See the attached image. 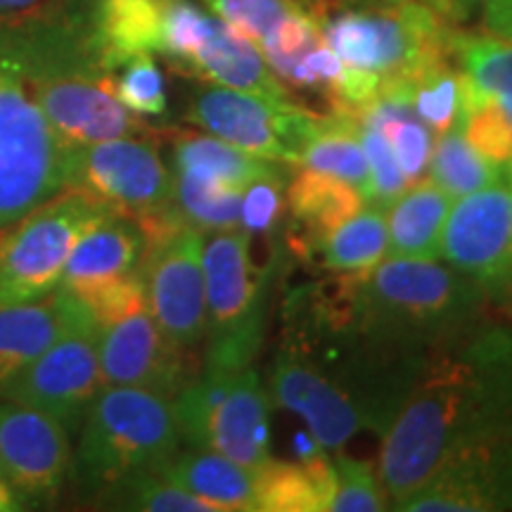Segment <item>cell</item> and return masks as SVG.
Wrapping results in <instances>:
<instances>
[{"label":"cell","mask_w":512,"mask_h":512,"mask_svg":"<svg viewBox=\"0 0 512 512\" xmlns=\"http://www.w3.org/2000/svg\"><path fill=\"white\" fill-rule=\"evenodd\" d=\"M489 306L482 287L448 264L387 256L287 294L280 344L313 363L363 430L382 437L427 363L484 323Z\"/></svg>","instance_id":"cell-1"},{"label":"cell","mask_w":512,"mask_h":512,"mask_svg":"<svg viewBox=\"0 0 512 512\" xmlns=\"http://www.w3.org/2000/svg\"><path fill=\"white\" fill-rule=\"evenodd\" d=\"M501 439H512V328L486 318L422 370L382 434L377 475L394 505L451 453Z\"/></svg>","instance_id":"cell-2"},{"label":"cell","mask_w":512,"mask_h":512,"mask_svg":"<svg viewBox=\"0 0 512 512\" xmlns=\"http://www.w3.org/2000/svg\"><path fill=\"white\" fill-rule=\"evenodd\" d=\"M174 403L138 387H102L74 437L72 498L88 508L140 470H159L181 448Z\"/></svg>","instance_id":"cell-3"},{"label":"cell","mask_w":512,"mask_h":512,"mask_svg":"<svg viewBox=\"0 0 512 512\" xmlns=\"http://www.w3.org/2000/svg\"><path fill=\"white\" fill-rule=\"evenodd\" d=\"M252 238L242 228L204 235V294L207 337L202 368L238 373L254 366L264 347L268 304L283 254H271L266 266L252 261Z\"/></svg>","instance_id":"cell-4"},{"label":"cell","mask_w":512,"mask_h":512,"mask_svg":"<svg viewBox=\"0 0 512 512\" xmlns=\"http://www.w3.org/2000/svg\"><path fill=\"white\" fill-rule=\"evenodd\" d=\"M323 41L349 67L406 76L451 57L453 27L427 3H332L318 15Z\"/></svg>","instance_id":"cell-5"},{"label":"cell","mask_w":512,"mask_h":512,"mask_svg":"<svg viewBox=\"0 0 512 512\" xmlns=\"http://www.w3.org/2000/svg\"><path fill=\"white\" fill-rule=\"evenodd\" d=\"M110 214L107 204L67 188L0 228V309L41 302L60 290L74 245Z\"/></svg>","instance_id":"cell-6"},{"label":"cell","mask_w":512,"mask_h":512,"mask_svg":"<svg viewBox=\"0 0 512 512\" xmlns=\"http://www.w3.org/2000/svg\"><path fill=\"white\" fill-rule=\"evenodd\" d=\"M67 152L0 41V228L67 190Z\"/></svg>","instance_id":"cell-7"},{"label":"cell","mask_w":512,"mask_h":512,"mask_svg":"<svg viewBox=\"0 0 512 512\" xmlns=\"http://www.w3.org/2000/svg\"><path fill=\"white\" fill-rule=\"evenodd\" d=\"M171 403L183 444L252 470L268 460L271 396L254 366L238 373L200 368Z\"/></svg>","instance_id":"cell-8"},{"label":"cell","mask_w":512,"mask_h":512,"mask_svg":"<svg viewBox=\"0 0 512 512\" xmlns=\"http://www.w3.org/2000/svg\"><path fill=\"white\" fill-rule=\"evenodd\" d=\"M138 223L147 240L140 266L147 311L176 347L197 351L207 337L204 233L178 214L176 204Z\"/></svg>","instance_id":"cell-9"},{"label":"cell","mask_w":512,"mask_h":512,"mask_svg":"<svg viewBox=\"0 0 512 512\" xmlns=\"http://www.w3.org/2000/svg\"><path fill=\"white\" fill-rule=\"evenodd\" d=\"M200 83L185 100L183 117L188 124L256 157L299 164L320 114L304 110L292 98H264L216 83Z\"/></svg>","instance_id":"cell-10"},{"label":"cell","mask_w":512,"mask_h":512,"mask_svg":"<svg viewBox=\"0 0 512 512\" xmlns=\"http://www.w3.org/2000/svg\"><path fill=\"white\" fill-rule=\"evenodd\" d=\"M67 188L86 192L136 221L174 207V171L159 152V136L69 147Z\"/></svg>","instance_id":"cell-11"},{"label":"cell","mask_w":512,"mask_h":512,"mask_svg":"<svg viewBox=\"0 0 512 512\" xmlns=\"http://www.w3.org/2000/svg\"><path fill=\"white\" fill-rule=\"evenodd\" d=\"M439 256L503 309L512 299V185L508 178L451 204Z\"/></svg>","instance_id":"cell-12"},{"label":"cell","mask_w":512,"mask_h":512,"mask_svg":"<svg viewBox=\"0 0 512 512\" xmlns=\"http://www.w3.org/2000/svg\"><path fill=\"white\" fill-rule=\"evenodd\" d=\"M74 437L38 408L0 399V472L31 510H55L72 491Z\"/></svg>","instance_id":"cell-13"},{"label":"cell","mask_w":512,"mask_h":512,"mask_svg":"<svg viewBox=\"0 0 512 512\" xmlns=\"http://www.w3.org/2000/svg\"><path fill=\"white\" fill-rule=\"evenodd\" d=\"M100 328L95 320L67 330L10 384L3 399L38 408L62 422L72 437L102 389Z\"/></svg>","instance_id":"cell-14"},{"label":"cell","mask_w":512,"mask_h":512,"mask_svg":"<svg viewBox=\"0 0 512 512\" xmlns=\"http://www.w3.org/2000/svg\"><path fill=\"white\" fill-rule=\"evenodd\" d=\"M98 356L102 387H138L171 401L202 368L195 351L176 347L164 335L147 306L102 325Z\"/></svg>","instance_id":"cell-15"},{"label":"cell","mask_w":512,"mask_h":512,"mask_svg":"<svg viewBox=\"0 0 512 512\" xmlns=\"http://www.w3.org/2000/svg\"><path fill=\"white\" fill-rule=\"evenodd\" d=\"M392 510L501 512L512 510V439L486 441L451 453Z\"/></svg>","instance_id":"cell-16"},{"label":"cell","mask_w":512,"mask_h":512,"mask_svg":"<svg viewBox=\"0 0 512 512\" xmlns=\"http://www.w3.org/2000/svg\"><path fill=\"white\" fill-rule=\"evenodd\" d=\"M273 399L306 422L325 451H337L363 430L361 415L328 377L297 351L280 347L271 368Z\"/></svg>","instance_id":"cell-17"},{"label":"cell","mask_w":512,"mask_h":512,"mask_svg":"<svg viewBox=\"0 0 512 512\" xmlns=\"http://www.w3.org/2000/svg\"><path fill=\"white\" fill-rule=\"evenodd\" d=\"M88 320H95L93 313L67 290L34 304L0 309V399L50 344Z\"/></svg>","instance_id":"cell-18"},{"label":"cell","mask_w":512,"mask_h":512,"mask_svg":"<svg viewBox=\"0 0 512 512\" xmlns=\"http://www.w3.org/2000/svg\"><path fill=\"white\" fill-rule=\"evenodd\" d=\"M145 249L147 240L140 223L114 211L76 242L64 266L60 290L83 297L95 287L138 273Z\"/></svg>","instance_id":"cell-19"},{"label":"cell","mask_w":512,"mask_h":512,"mask_svg":"<svg viewBox=\"0 0 512 512\" xmlns=\"http://www.w3.org/2000/svg\"><path fill=\"white\" fill-rule=\"evenodd\" d=\"M178 72L195 81L216 83V86L264 95V98H290V91L268 67L256 43L223 24L219 17H214L200 48Z\"/></svg>","instance_id":"cell-20"},{"label":"cell","mask_w":512,"mask_h":512,"mask_svg":"<svg viewBox=\"0 0 512 512\" xmlns=\"http://www.w3.org/2000/svg\"><path fill=\"white\" fill-rule=\"evenodd\" d=\"M363 204L366 200L351 183L323 171L302 169L287 183V211L292 219L287 252L302 259L306 249L351 219Z\"/></svg>","instance_id":"cell-21"},{"label":"cell","mask_w":512,"mask_h":512,"mask_svg":"<svg viewBox=\"0 0 512 512\" xmlns=\"http://www.w3.org/2000/svg\"><path fill=\"white\" fill-rule=\"evenodd\" d=\"M174 166L171 171H183L207 178V181L245 190L249 183L261 178H290V164L256 157L252 152L226 143V140L204 133L200 128H176L166 133Z\"/></svg>","instance_id":"cell-22"},{"label":"cell","mask_w":512,"mask_h":512,"mask_svg":"<svg viewBox=\"0 0 512 512\" xmlns=\"http://www.w3.org/2000/svg\"><path fill=\"white\" fill-rule=\"evenodd\" d=\"M453 197L430 178L408 185L387 207L389 259H437Z\"/></svg>","instance_id":"cell-23"},{"label":"cell","mask_w":512,"mask_h":512,"mask_svg":"<svg viewBox=\"0 0 512 512\" xmlns=\"http://www.w3.org/2000/svg\"><path fill=\"white\" fill-rule=\"evenodd\" d=\"M91 31L110 72L136 55H159L162 0H91Z\"/></svg>","instance_id":"cell-24"},{"label":"cell","mask_w":512,"mask_h":512,"mask_svg":"<svg viewBox=\"0 0 512 512\" xmlns=\"http://www.w3.org/2000/svg\"><path fill=\"white\" fill-rule=\"evenodd\" d=\"M157 472L190 494L214 503L221 512H256L254 470L221 453L178 448Z\"/></svg>","instance_id":"cell-25"},{"label":"cell","mask_w":512,"mask_h":512,"mask_svg":"<svg viewBox=\"0 0 512 512\" xmlns=\"http://www.w3.org/2000/svg\"><path fill=\"white\" fill-rule=\"evenodd\" d=\"M387 256V216L368 204L306 249L302 261L328 273H361Z\"/></svg>","instance_id":"cell-26"},{"label":"cell","mask_w":512,"mask_h":512,"mask_svg":"<svg viewBox=\"0 0 512 512\" xmlns=\"http://www.w3.org/2000/svg\"><path fill=\"white\" fill-rule=\"evenodd\" d=\"M302 169L323 171L335 178H342L361 192L366 204L370 202V166L363 152L358 121L344 114H320L316 131L306 140L299 164Z\"/></svg>","instance_id":"cell-27"},{"label":"cell","mask_w":512,"mask_h":512,"mask_svg":"<svg viewBox=\"0 0 512 512\" xmlns=\"http://www.w3.org/2000/svg\"><path fill=\"white\" fill-rule=\"evenodd\" d=\"M451 57L482 98L494 100L512 119V43L489 31L453 29Z\"/></svg>","instance_id":"cell-28"},{"label":"cell","mask_w":512,"mask_h":512,"mask_svg":"<svg viewBox=\"0 0 512 512\" xmlns=\"http://www.w3.org/2000/svg\"><path fill=\"white\" fill-rule=\"evenodd\" d=\"M88 508L124 512H221L214 503L181 489L157 470H140L119 479Z\"/></svg>","instance_id":"cell-29"},{"label":"cell","mask_w":512,"mask_h":512,"mask_svg":"<svg viewBox=\"0 0 512 512\" xmlns=\"http://www.w3.org/2000/svg\"><path fill=\"white\" fill-rule=\"evenodd\" d=\"M427 171H430V181L448 192L453 200L489 188L505 178L501 164L489 162L484 155H479L460 128H451L437 136L432 143Z\"/></svg>","instance_id":"cell-30"},{"label":"cell","mask_w":512,"mask_h":512,"mask_svg":"<svg viewBox=\"0 0 512 512\" xmlns=\"http://www.w3.org/2000/svg\"><path fill=\"white\" fill-rule=\"evenodd\" d=\"M242 192L245 190L174 171V204L178 214L204 235L240 228Z\"/></svg>","instance_id":"cell-31"},{"label":"cell","mask_w":512,"mask_h":512,"mask_svg":"<svg viewBox=\"0 0 512 512\" xmlns=\"http://www.w3.org/2000/svg\"><path fill=\"white\" fill-rule=\"evenodd\" d=\"M256 512H323L320 491L304 463L271 460L254 467Z\"/></svg>","instance_id":"cell-32"},{"label":"cell","mask_w":512,"mask_h":512,"mask_svg":"<svg viewBox=\"0 0 512 512\" xmlns=\"http://www.w3.org/2000/svg\"><path fill=\"white\" fill-rule=\"evenodd\" d=\"M112 93L128 112L143 119L164 117L169 110L166 81L155 55H136L114 69L110 79Z\"/></svg>","instance_id":"cell-33"},{"label":"cell","mask_w":512,"mask_h":512,"mask_svg":"<svg viewBox=\"0 0 512 512\" xmlns=\"http://www.w3.org/2000/svg\"><path fill=\"white\" fill-rule=\"evenodd\" d=\"M389 508L377 470L344 453L332 456V496L328 512H380Z\"/></svg>","instance_id":"cell-34"},{"label":"cell","mask_w":512,"mask_h":512,"mask_svg":"<svg viewBox=\"0 0 512 512\" xmlns=\"http://www.w3.org/2000/svg\"><path fill=\"white\" fill-rule=\"evenodd\" d=\"M202 5L223 24L254 41L256 48L299 8L292 0H202Z\"/></svg>","instance_id":"cell-35"},{"label":"cell","mask_w":512,"mask_h":512,"mask_svg":"<svg viewBox=\"0 0 512 512\" xmlns=\"http://www.w3.org/2000/svg\"><path fill=\"white\" fill-rule=\"evenodd\" d=\"M287 216L285 178H261L242 192L240 228L249 238H275Z\"/></svg>","instance_id":"cell-36"},{"label":"cell","mask_w":512,"mask_h":512,"mask_svg":"<svg viewBox=\"0 0 512 512\" xmlns=\"http://www.w3.org/2000/svg\"><path fill=\"white\" fill-rule=\"evenodd\" d=\"M460 131L489 162L505 166L512 159V119L494 100L484 98L479 102L475 110L467 114Z\"/></svg>","instance_id":"cell-37"},{"label":"cell","mask_w":512,"mask_h":512,"mask_svg":"<svg viewBox=\"0 0 512 512\" xmlns=\"http://www.w3.org/2000/svg\"><path fill=\"white\" fill-rule=\"evenodd\" d=\"M358 136H361L363 152H366L370 166V185H373L368 204L387 209L408 188V181L401 174L392 145H389V140L384 138L382 131H377L373 126L358 124Z\"/></svg>","instance_id":"cell-38"},{"label":"cell","mask_w":512,"mask_h":512,"mask_svg":"<svg viewBox=\"0 0 512 512\" xmlns=\"http://www.w3.org/2000/svg\"><path fill=\"white\" fill-rule=\"evenodd\" d=\"M83 304L88 306V311L93 313L98 328L107 323H114V320L128 316V313L145 309V285L143 275L133 273L126 275V278L112 280V283H105L95 290L86 292L79 297Z\"/></svg>","instance_id":"cell-39"},{"label":"cell","mask_w":512,"mask_h":512,"mask_svg":"<svg viewBox=\"0 0 512 512\" xmlns=\"http://www.w3.org/2000/svg\"><path fill=\"white\" fill-rule=\"evenodd\" d=\"M484 29L512 43V0H482Z\"/></svg>","instance_id":"cell-40"},{"label":"cell","mask_w":512,"mask_h":512,"mask_svg":"<svg viewBox=\"0 0 512 512\" xmlns=\"http://www.w3.org/2000/svg\"><path fill=\"white\" fill-rule=\"evenodd\" d=\"M55 0H0V24L19 22L48 10Z\"/></svg>","instance_id":"cell-41"},{"label":"cell","mask_w":512,"mask_h":512,"mask_svg":"<svg viewBox=\"0 0 512 512\" xmlns=\"http://www.w3.org/2000/svg\"><path fill=\"white\" fill-rule=\"evenodd\" d=\"M422 3H427L430 8L437 10L441 17L448 19V22H458V19L470 15V10L475 8L477 3H482V0H422Z\"/></svg>","instance_id":"cell-42"},{"label":"cell","mask_w":512,"mask_h":512,"mask_svg":"<svg viewBox=\"0 0 512 512\" xmlns=\"http://www.w3.org/2000/svg\"><path fill=\"white\" fill-rule=\"evenodd\" d=\"M0 512H31V505L12 489L3 472H0Z\"/></svg>","instance_id":"cell-43"},{"label":"cell","mask_w":512,"mask_h":512,"mask_svg":"<svg viewBox=\"0 0 512 512\" xmlns=\"http://www.w3.org/2000/svg\"><path fill=\"white\" fill-rule=\"evenodd\" d=\"M292 3H297L299 8H304V10H309L311 15H320V12H323L325 8H328V5L332 3V0H292Z\"/></svg>","instance_id":"cell-44"},{"label":"cell","mask_w":512,"mask_h":512,"mask_svg":"<svg viewBox=\"0 0 512 512\" xmlns=\"http://www.w3.org/2000/svg\"><path fill=\"white\" fill-rule=\"evenodd\" d=\"M339 3H354V5H399L406 0H339ZM332 5V3H330Z\"/></svg>","instance_id":"cell-45"},{"label":"cell","mask_w":512,"mask_h":512,"mask_svg":"<svg viewBox=\"0 0 512 512\" xmlns=\"http://www.w3.org/2000/svg\"><path fill=\"white\" fill-rule=\"evenodd\" d=\"M505 166H508V169H505V178H508V183L512 185V159Z\"/></svg>","instance_id":"cell-46"},{"label":"cell","mask_w":512,"mask_h":512,"mask_svg":"<svg viewBox=\"0 0 512 512\" xmlns=\"http://www.w3.org/2000/svg\"><path fill=\"white\" fill-rule=\"evenodd\" d=\"M503 309H505V311H508V316L512 318V299H510V302H508V304H505V306H503Z\"/></svg>","instance_id":"cell-47"}]
</instances>
